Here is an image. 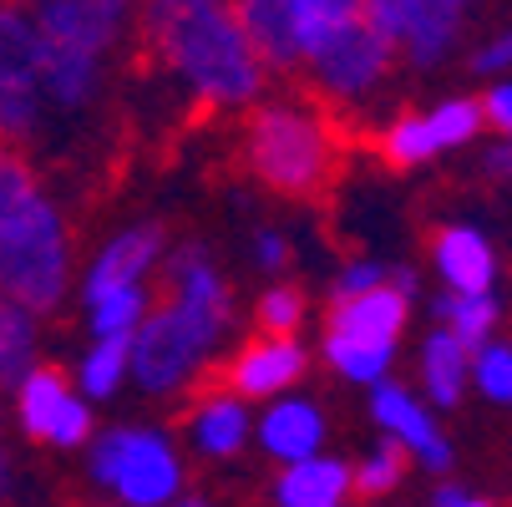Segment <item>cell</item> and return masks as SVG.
Listing matches in <instances>:
<instances>
[{
    "label": "cell",
    "mask_w": 512,
    "mask_h": 507,
    "mask_svg": "<svg viewBox=\"0 0 512 507\" xmlns=\"http://www.w3.org/2000/svg\"><path fill=\"white\" fill-rule=\"evenodd\" d=\"M66 274L71 249L61 213L16 153H0V300H11L31 320L51 315L66 295Z\"/></svg>",
    "instance_id": "obj_1"
},
{
    "label": "cell",
    "mask_w": 512,
    "mask_h": 507,
    "mask_svg": "<svg viewBox=\"0 0 512 507\" xmlns=\"http://www.w3.org/2000/svg\"><path fill=\"white\" fill-rule=\"evenodd\" d=\"M148 31L158 36L168 66L213 107L254 102L264 87V66L234 16L218 0H183V6H148Z\"/></svg>",
    "instance_id": "obj_2"
},
{
    "label": "cell",
    "mask_w": 512,
    "mask_h": 507,
    "mask_svg": "<svg viewBox=\"0 0 512 507\" xmlns=\"http://www.w3.org/2000/svg\"><path fill=\"white\" fill-rule=\"evenodd\" d=\"M335 142L310 107L274 102L249 122V168L279 193H315L330 178Z\"/></svg>",
    "instance_id": "obj_3"
},
{
    "label": "cell",
    "mask_w": 512,
    "mask_h": 507,
    "mask_svg": "<svg viewBox=\"0 0 512 507\" xmlns=\"http://www.w3.org/2000/svg\"><path fill=\"white\" fill-rule=\"evenodd\" d=\"M92 482L122 507H173L183 502V457L153 426H112L92 442Z\"/></svg>",
    "instance_id": "obj_4"
},
{
    "label": "cell",
    "mask_w": 512,
    "mask_h": 507,
    "mask_svg": "<svg viewBox=\"0 0 512 507\" xmlns=\"http://www.w3.org/2000/svg\"><path fill=\"white\" fill-rule=\"evenodd\" d=\"M218 340H224L218 325H208V320H198V315H188L168 300L132 335V376L148 396H173L198 376V366L213 355Z\"/></svg>",
    "instance_id": "obj_5"
},
{
    "label": "cell",
    "mask_w": 512,
    "mask_h": 507,
    "mask_svg": "<svg viewBox=\"0 0 512 507\" xmlns=\"http://www.w3.org/2000/svg\"><path fill=\"white\" fill-rule=\"evenodd\" d=\"M365 26L381 31L391 46L406 51L411 66H442L462 36V21L467 11L457 0H371V6H360Z\"/></svg>",
    "instance_id": "obj_6"
},
{
    "label": "cell",
    "mask_w": 512,
    "mask_h": 507,
    "mask_svg": "<svg viewBox=\"0 0 512 507\" xmlns=\"http://www.w3.org/2000/svg\"><path fill=\"white\" fill-rule=\"evenodd\" d=\"M41 77H36V26L31 11L0 6V142H21L41 122Z\"/></svg>",
    "instance_id": "obj_7"
},
{
    "label": "cell",
    "mask_w": 512,
    "mask_h": 507,
    "mask_svg": "<svg viewBox=\"0 0 512 507\" xmlns=\"http://www.w3.org/2000/svg\"><path fill=\"white\" fill-rule=\"evenodd\" d=\"M396 61V46L365 26V16H355L350 26H340L315 56H310V71H315V82L340 97V102H360V97H371L381 82H386V71Z\"/></svg>",
    "instance_id": "obj_8"
},
{
    "label": "cell",
    "mask_w": 512,
    "mask_h": 507,
    "mask_svg": "<svg viewBox=\"0 0 512 507\" xmlns=\"http://www.w3.org/2000/svg\"><path fill=\"white\" fill-rule=\"evenodd\" d=\"M371 416L381 421V431H386V442H396L401 452H411L426 472H452V442L436 431V416L406 391V386H396V381H381V386H371Z\"/></svg>",
    "instance_id": "obj_9"
},
{
    "label": "cell",
    "mask_w": 512,
    "mask_h": 507,
    "mask_svg": "<svg viewBox=\"0 0 512 507\" xmlns=\"http://www.w3.org/2000/svg\"><path fill=\"white\" fill-rule=\"evenodd\" d=\"M132 11L122 0H46L31 11L36 36L46 41H66V46H87V51H112L117 36L127 31Z\"/></svg>",
    "instance_id": "obj_10"
},
{
    "label": "cell",
    "mask_w": 512,
    "mask_h": 507,
    "mask_svg": "<svg viewBox=\"0 0 512 507\" xmlns=\"http://www.w3.org/2000/svg\"><path fill=\"white\" fill-rule=\"evenodd\" d=\"M102 51L87 46H66L36 36V77H41V102L56 112H82L102 92Z\"/></svg>",
    "instance_id": "obj_11"
},
{
    "label": "cell",
    "mask_w": 512,
    "mask_h": 507,
    "mask_svg": "<svg viewBox=\"0 0 512 507\" xmlns=\"http://www.w3.org/2000/svg\"><path fill=\"white\" fill-rule=\"evenodd\" d=\"M254 437L259 447L279 462V467H295V462H310L320 457L330 426H325V411L305 396H279L264 406V416L254 421Z\"/></svg>",
    "instance_id": "obj_12"
},
{
    "label": "cell",
    "mask_w": 512,
    "mask_h": 507,
    "mask_svg": "<svg viewBox=\"0 0 512 507\" xmlns=\"http://www.w3.org/2000/svg\"><path fill=\"white\" fill-rule=\"evenodd\" d=\"M163 259V229L158 224H132L122 229L87 269V305L102 300L107 289H122V284H142V274H153V264Z\"/></svg>",
    "instance_id": "obj_13"
},
{
    "label": "cell",
    "mask_w": 512,
    "mask_h": 507,
    "mask_svg": "<svg viewBox=\"0 0 512 507\" xmlns=\"http://www.w3.org/2000/svg\"><path fill=\"white\" fill-rule=\"evenodd\" d=\"M300 376H305L300 340H269V335H259L254 345H244L234 355V366H229V386H234L239 401L244 396H279V391L295 386Z\"/></svg>",
    "instance_id": "obj_14"
},
{
    "label": "cell",
    "mask_w": 512,
    "mask_h": 507,
    "mask_svg": "<svg viewBox=\"0 0 512 507\" xmlns=\"http://www.w3.org/2000/svg\"><path fill=\"white\" fill-rule=\"evenodd\" d=\"M168 284H173V305L178 310H188V315H198V320H208L218 330H229V310H234L229 284H224V274L213 269V259L198 244H188V249H178L168 259Z\"/></svg>",
    "instance_id": "obj_15"
},
{
    "label": "cell",
    "mask_w": 512,
    "mask_h": 507,
    "mask_svg": "<svg viewBox=\"0 0 512 507\" xmlns=\"http://www.w3.org/2000/svg\"><path fill=\"white\" fill-rule=\"evenodd\" d=\"M431 259H436V274L447 279L452 295H492L497 254H492V244H487L482 229H472V224H452V229H442V234H436Z\"/></svg>",
    "instance_id": "obj_16"
},
{
    "label": "cell",
    "mask_w": 512,
    "mask_h": 507,
    "mask_svg": "<svg viewBox=\"0 0 512 507\" xmlns=\"http://www.w3.org/2000/svg\"><path fill=\"white\" fill-rule=\"evenodd\" d=\"M406 315H411V300H401L391 284H381V289H371V295L335 305L330 335L360 340V345H396L401 330H406Z\"/></svg>",
    "instance_id": "obj_17"
},
{
    "label": "cell",
    "mask_w": 512,
    "mask_h": 507,
    "mask_svg": "<svg viewBox=\"0 0 512 507\" xmlns=\"http://www.w3.org/2000/svg\"><path fill=\"white\" fill-rule=\"evenodd\" d=\"M355 497V477L340 457H310L274 477V502L279 507H345Z\"/></svg>",
    "instance_id": "obj_18"
},
{
    "label": "cell",
    "mask_w": 512,
    "mask_h": 507,
    "mask_svg": "<svg viewBox=\"0 0 512 507\" xmlns=\"http://www.w3.org/2000/svg\"><path fill=\"white\" fill-rule=\"evenodd\" d=\"M259 66H274V71H295L305 66L300 46H295V6L289 0H244V6H234Z\"/></svg>",
    "instance_id": "obj_19"
},
{
    "label": "cell",
    "mask_w": 512,
    "mask_h": 507,
    "mask_svg": "<svg viewBox=\"0 0 512 507\" xmlns=\"http://www.w3.org/2000/svg\"><path fill=\"white\" fill-rule=\"evenodd\" d=\"M188 437H193V447L203 452V457H234V452H244V442L254 437V416H249V406L229 391H218V396H203L198 406H193V416H188Z\"/></svg>",
    "instance_id": "obj_20"
},
{
    "label": "cell",
    "mask_w": 512,
    "mask_h": 507,
    "mask_svg": "<svg viewBox=\"0 0 512 507\" xmlns=\"http://www.w3.org/2000/svg\"><path fill=\"white\" fill-rule=\"evenodd\" d=\"M71 401H77V396H71L66 376L51 371V366H36V371L16 386V421L26 426V437L51 442L56 426H61V416L71 411Z\"/></svg>",
    "instance_id": "obj_21"
},
{
    "label": "cell",
    "mask_w": 512,
    "mask_h": 507,
    "mask_svg": "<svg viewBox=\"0 0 512 507\" xmlns=\"http://www.w3.org/2000/svg\"><path fill=\"white\" fill-rule=\"evenodd\" d=\"M472 376V350L462 340H452L447 330H431L421 345V386L436 406H457Z\"/></svg>",
    "instance_id": "obj_22"
},
{
    "label": "cell",
    "mask_w": 512,
    "mask_h": 507,
    "mask_svg": "<svg viewBox=\"0 0 512 507\" xmlns=\"http://www.w3.org/2000/svg\"><path fill=\"white\" fill-rule=\"evenodd\" d=\"M92 315V335L97 340H132L137 325L153 315V295H148V284H122V289H107L102 300L87 305Z\"/></svg>",
    "instance_id": "obj_23"
},
{
    "label": "cell",
    "mask_w": 512,
    "mask_h": 507,
    "mask_svg": "<svg viewBox=\"0 0 512 507\" xmlns=\"http://www.w3.org/2000/svg\"><path fill=\"white\" fill-rule=\"evenodd\" d=\"M36 371V320L16 310L11 300H0V391H16Z\"/></svg>",
    "instance_id": "obj_24"
},
{
    "label": "cell",
    "mask_w": 512,
    "mask_h": 507,
    "mask_svg": "<svg viewBox=\"0 0 512 507\" xmlns=\"http://www.w3.org/2000/svg\"><path fill=\"white\" fill-rule=\"evenodd\" d=\"M325 360L355 386H381L391 360H396V345H360V340H340V335H325Z\"/></svg>",
    "instance_id": "obj_25"
},
{
    "label": "cell",
    "mask_w": 512,
    "mask_h": 507,
    "mask_svg": "<svg viewBox=\"0 0 512 507\" xmlns=\"http://www.w3.org/2000/svg\"><path fill=\"white\" fill-rule=\"evenodd\" d=\"M436 315L447 320V335L462 340L467 350H482L492 340V325H497V300L492 295H447L442 305H436Z\"/></svg>",
    "instance_id": "obj_26"
},
{
    "label": "cell",
    "mask_w": 512,
    "mask_h": 507,
    "mask_svg": "<svg viewBox=\"0 0 512 507\" xmlns=\"http://www.w3.org/2000/svg\"><path fill=\"white\" fill-rule=\"evenodd\" d=\"M132 376V340H97L82 355V396H117V386Z\"/></svg>",
    "instance_id": "obj_27"
},
{
    "label": "cell",
    "mask_w": 512,
    "mask_h": 507,
    "mask_svg": "<svg viewBox=\"0 0 512 507\" xmlns=\"http://www.w3.org/2000/svg\"><path fill=\"white\" fill-rule=\"evenodd\" d=\"M421 122H426V132H431V142H436V153H442V148H462V142H472V137L482 132V102L452 97V102H442V107H431Z\"/></svg>",
    "instance_id": "obj_28"
},
{
    "label": "cell",
    "mask_w": 512,
    "mask_h": 507,
    "mask_svg": "<svg viewBox=\"0 0 512 507\" xmlns=\"http://www.w3.org/2000/svg\"><path fill=\"white\" fill-rule=\"evenodd\" d=\"M350 477H355V492H360V497H386V492L401 487V477H406V452H401L396 442H381V447H371V452L350 467Z\"/></svg>",
    "instance_id": "obj_29"
},
{
    "label": "cell",
    "mask_w": 512,
    "mask_h": 507,
    "mask_svg": "<svg viewBox=\"0 0 512 507\" xmlns=\"http://www.w3.org/2000/svg\"><path fill=\"white\" fill-rule=\"evenodd\" d=\"M472 381L487 401H512V340H487L482 350H472Z\"/></svg>",
    "instance_id": "obj_30"
},
{
    "label": "cell",
    "mask_w": 512,
    "mask_h": 507,
    "mask_svg": "<svg viewBox=\"0 0 512 507\" xmlns=\"http://www.w3.org/2000/svg\"><path fill=\"white\" fill-rule=\"evenodd\" d=\"M381 153H386V163H391V168H416V163L436 158V142H431V132H426V122H421V117H401V122H391V127H386Z\"/></svg>",
    "instance_id": "obj_31"
},
{
    "label": "cell",
    "mask_w": 512,
    "mask_h": 507,
    "mask_svg": "<svg viewBox=\"0 0 512 507\" xmlns=\"http://www.w3.org/2000/svg\"><path fill=\"white\" fill-rule=\"evenodd\" d=\"M305 320V295L295 284H274L264 289V300H259V325L269 340H295V325Z\"/></svg>",
    "instance_id": "obj_32"
},
{
    "label": "cell",
    "mask_w": 512,
    "mask_h": 507,
    "mask_svg": "<svg viewBox=\"0 0 512 507\" xmlns=\"http://www.w3.org/2000/svg\"><path fill=\"white\" fill-rule=\"evenodd\" d=\"M386 284V264H376V259H355V264H345L340 274H335V305H345V300H360V295H371V289H381Z\"/></svg>",
    "instance_id": "obj_33"
},
{
    "label": "cell",
    "mask_w": 512,
    "mask_h": 507,
    "mask_svg": "<svg viewBox=\"0 0 512 507\" xmlns=\"http://www.w3.org/2000/svg\"><path fill=\"white\" fill-rule=\"evenodd\" d=\"M482 122H492V127L512 142V77H507V82H497V87L482 97Z\"/></svg>",
    "instance_id": "obj_34"
},
{
    "label": "cell",
    "mask_w": 512,
    "mask_h": 507,
    "mask_svg": "<svg viewBox=\"0 0 512 507\" xmlns=\"http://www.w3.org/2000/svg\"><path fill=\"white\" fill-rule=\"evenodd\" d=\"M472 71H512V26L472 51Z\"/></svg>",
    "instance_id": "obj_35"
},
{
    "label": "cell",
    "mask_w": 512,
    "mask_h": 507,
    "mask_svg": "<svg viewBox=\"0 0 512 507\" xmlns=\"http://www.w3.org/2000/svg\"><path fill=\"white\" fill-rule=\"evenodd\" d=\"M254 259H259L264 269H284V264H289V244H284V234H279V229H264V234L254 239Z\"/></svg>",
    "instance_id": "obj_36"
},
{
    "label": "cell",
    "mask_w": 512,
    "mask_h": 507,
    "mask_svg": "<svg viewBox=\"0 0 512 507\" xmlns=\"http://www.w3.org/2000/svg\"><path fill=\"white\" fill-rule=\"evenodd\" d=\"M431 507H492V502H482V497H472L467 487H436V497H431Z\"/></svg>",
    "instance_id": "obj_37"
},
{
    "label": "cell",
    "mask_w": 512,
    "mask_h": 507,
    "mask_svg": "<svg viewBox=\"0 0 512 507\" xmlns=\"http://www.w3.org/2000/svg\"><path fill=\"white\" fill-rule=\"evenodd\" d=\"M11 482H16V467H11V452H6V442H0V502L11 497Z\"/></svg>",
    "instance_id": "obj_38"
},
{
    "label": "cell",
    "mask_w": 512,
    "mask_h": 507,
    "mask_svg": "<svg viewBox=\"0 0 512 507\" xmlns=\"http://www.w3.org/2000/svg\"><path fill=\"white\" fill-rule=\"evenodd\" d=\"M173 507H208V502H198V497H183V502H173Z\"/></svg>",
    "instance_id": "obj_39"
}]
</instances>
